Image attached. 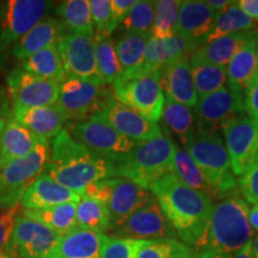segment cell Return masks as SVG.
I'll return each instance as SVG.
<instances>
[{
	"mask_svg": "<svg viewBox=\"0 0 258 258\" xmlns=\"http://www.w3.org/2000/svg\"><path fill=\"white\" fill-rule=\"evenodd\" d=\"M258 40L251 41L237 53L226 66L227 88L243 93L258 76L256 44Z\"/></svg>",
	"mask_w": 258,
	"mask_h": 258,
	"instance_id": "29",
	"label": "cell"
},
{
	"mask_svg": "<svg viewBox=\"0 0 258 258\" xmlns=\"http://www.w3.org/2000/svg\"><path fill=\"white\" fill-rule=\"evenodd\" d=\"M233 258H253L252 250H251V241L249 244L245 245L243 249L238 251V252L233 256Z\"/></svg>",
	"mask_w": 258,
	"mask_h": 258,
	"instance_id": "53",
	"label": "cell"
},
{
	"mask_svg": "<svg viewBox=\"0 0 258 258\" xmlns=\"http://www.w3.org/2000/svg\"><path fill=\"white\" fill-rule=\"evenodd\" d=\"M180 2L158 0L154 2V19L150 36L170 38L176 34Z\"/></svg>",
	"mask_w": 258,
	"mask_h": 258,
	"instance_id": "39",
	"label": "cell"
},
{
	"mask_svg": "<svg viewBox=\"0 0 258 258\" xmlns=\"http://www.w3.org/2000/svg\"><path fill=\"white\" fill-rule=\"evenodd\" d=\"M238 8L252 21H258V0H239Z\"/></svg>",
	"mask_w": 258,
	"mask_h": 258,
	"instance_id": "49",
	"label": "cell"
},
{
	"mask_svg": "<svg viewBox=\"0 0 258 258\" xmlns=\"http://www.w3.org/2000/svg\"><path fill=\"white\" fill-rule=\"evenodd\" d=\"M66 77L97 80L93 35L69 32L56 44Z\"/></svg>",
	"mask_w": 258,
	"mask_h": 258,
	"instance_id": "16",
	"label": "cell"
},
{
	"mask_svg": "<svg viewBox=\"0 0 258 258\" xmlns=\"http://www.w3.org/2000/svg\"><path fill=\"white\" fill-rule=\"evenodd\" d=\"M151 198H152V192L150 190L125 178L112 177L110 194L105 203L110 214L109 231L112 232L116 230L132 214L146 205Z\"/></svg>",
	"mask_w": 258,
	"mask_h": 258,
	"instance_id": "18",
	"label": "cell"
},
{
	"mask_svg": "<svg viewBox=\"0 0 258 258\" xmlns=\"http://www.w3.org/2000/svg\"><path fill=\"white\" fill-rule=\"evenodd\" d=\"M244 108L246 115L258 122V76L244 91Z\"/></svg>",
	"mask_w": 258,
	"mask_h": 258,
	"instance_id": "46",
	"label": "cell"
},
{
	"mask_svg": "<svg viewBox=\"0 0 258 258\" xmlns=\"http://www.w3.org/2000/svg\"><path fill=\"white\" fill-rule=\"evenodd\" d=\"M42 140L14 118H10L5 125L0 147V170L16 159L30 153Z\"/></svg>",
	"mask_w": 258,
	"mask_h": 258,
	"instance_id": "28",
	"label": "cell"
},
{
	"mask_svg": "<svg viewBox=\"0 0 258 258\" xmlns=\"http://www.w3.org/2000/svg\"><path fill=\"white\" fill-rule=\"evenodd\" d=\"M237 188L247 203H258V164H253L249 170L238 177Z\"/></svg>",
	"mask_w": 258,
	"mask_h": 258,
	"instance_id": "43",
	"label": "cell"
},
{
	"mask_svg": "<svg viewBox=\"0 0 258 258\" xmlns=\"http://www.w3.org/2000/svg\"><path fill=\"white\" fill-rule=\"evenodd\" d=\"M160 120L165 124L167 133L176 139L177 145L185 148L196 137L195 115L191 108L173 101L165 96Z\"/></svg>",
	"mask_w": 258,
	"mask_h": 258,
	"instance_id": "26",
	"label": "cell"
},
{
	"mask_svg": "<svg viewBox=\"0 0 258 258\" xmlns=\"http://www.w3.org/2000/svg\"><path fill=\"white\" fill-rule=\"evenodd\" d=\"M145 241L146 240L109 237L103 247L102 258H137Z\"/></svg>",
	"mask_w": 258,
	"mask_h": 258,
	"instance_id": "41",
	"label": "cell"
},
{
	"mask_svg": "<svg viewBox=\"0 0 258 258\" xmlns=\"http://www.w3.org/2000/svg\"><path fill=\"white\" fill-rule=\"evenodd\" d=\"M253 40H258L254 30L235 32L202 44L198 50L194 51L190 57L215 66L226 67L237 55L238 51Z\"/></svg>",
	"mask_w": 258,
	"mask_h": 258,
	"instance_id": "24",
	"label": "cell"
},
{
	"mask_svg": "<svg viewBox=\"0 0 258 258\" xmlns=\"http://www.w3.org/2000/svg\"><path fill=\"white\" fill-rule=\"evenodd\" d=\"M185 151L196 164L203 178L214 190L217 200H224L231 196L232 192H237V179L221 135L203 137L196 134Z\"/></svg>",
	"mask_w": 258,
	"mask_h": 258,
	"instance_id": "6",
	"label": "cell"
},
{
	"mask_svg": "<svg viewBox=\"0 0 258 258\" xmlns=\"http://www.w3.org/2000/svg\"><path fill=\"white\" fill-rule=\"evenodd\" d=\"M247 30H253V21L238 8L237 3L233 2L224 11L218 12L214 27L206 43L227 35Z\"/></svg>",
	"mask_w": 258,
	"mask_h": 258,
	"instance_id": "38",
	"label": "cell"
},
{
	"mask_svg": "<svg viewBox=\"0 0 258 258\" xmlns=\"http://www.w3.org/2000/svg\"><path fill=\"white\" fill-rule=\"evenodd\" d=\"M217 16L218 12L209 8L205 2H180L176 34L186 38L199 49L207 41Z\"/></svg>",
	"mask_w": 258,
	"mask_h": 258,
	"instance_id": "19",
	"label": "cell"
},
{
	"mask_svg": "<svg viewBox=\"0 0 258 258\" xmlns=\"http://www.w3.org/2000/svg\"><path fill=\"white\" fill-rule=\"evenodd\" d=\"M253 30L256 32L257 38H258V21H253Z\"/></svg>",
	"mask_w": 258,
	"mask_h": 258,
	"instance_id": "56",
	"label": "cell"
},
{
	"mask_svg": "<svg viewBox=\"0 0 258 258\" xmlns=\"http://www.w3.org/2000/svg\"><path fill=\"white\" fill-rule=\"evenodd\" d=\"M66 129L83 146L115 160L122 159L138 146L137 143L116 132L99 114L83 121L70 122Z\"/></svg>",
	"mask_w": 258,
	"mask_h": 258,
	"instance_id": "10",
	"label": "cell"
},
{
	"mask_svg": "<svg viewBox=\"0 0 258 258\" xmlns=\"http://www.w3.org/2000/svg\"><path fill=\"white\" fill-rule=\"evenodd\" d=\"M176 239L146 240L139 250L137 258H170Z\"/></svg>",
	"mask_w": 258,
	"mask_h": 258,
	"instance_id": "45",
	"label": "cell"
},
{
	"mask_svg": "<svg viewBox=\"0 0 258 258\" xmlns=\"http://www.w3.org/2000/svg\"><path fill=\"white\" fill-rule=\"evenodd\" d=\"M205 3L212 10H214L215 12H221L224 11L226 8H228L233 2H230V0H208V2Z\"/></svg>",
	"mask_w": 258,
	"mask_h": 258,
	"instance_id": "51",
	"label": "cell"
},
{
	"mask_svg": "<svg viewBox=\"0 0 258 258\" xmlns=\"http://www.w3.org/2000/svg\"><path fill=\"white\" fill-rule=\"evenodd\" d=\"M99 115L116 132L137 144L163 135L159 124L148 121L140 112L118 101L114 95L109 97Z\"/></svg>",
	"mask_w": 258,
	"mask_h": 258,
	"instance_id": "17",
	"label": "cell"
},
{
	"mask_svg": "<svg viewBox=\"0 0 258 258\" xmlns=\"http://www.w3.org/2000/svg\"><path fill=\"white\" fill-rule=\"evenodd\" d=\"M159 71L150 70L144 64L123 72L110 85L112 95L148 121L158 123L165 102V95L159 85Z\"/></svg>",
	"mask_w": 258,
	"mask_h": 258,
	"instance_id": "5",
	"label": "cell"
},
{
	"mask_svg": "<svg viewBox=\"0 0 258 258\" xmlns=\"http://www.w3.org/2000/svg\"><path fill=\"white\" fill-rule=\"evenodd\" d=\"M22 214L41 222L60 237H64L78 228L77 202H67L43 209H24Z\"/></svg>",
	"mask_w": 258,
	"mask_h": 258,
	"instance_id": "30",
	"label": "cell"
},
{
	"mask_svg": "<svg viewBox=\"0 0 258 258\" xmlns=\"http://www.w3.org/2000/svg\"><path fill=\"white\" fill-rule=\"evenodd\" d=\"M10 118H12V105H10V98L6 95L5 90L0 88V147H2L5 125Z\"/></svg>",
	"mask_w": 258,
	"mask_h": 258,
	"instance_id": "48",
	"label": "cell"
},
{
	"mask_svg": "<svg viewBox=\"0 0 258 258\" xmlns=\"http://www.w3.org/2000/svg\"><path fill=\"white\" fill-rule=\"evenodd\" d=\"M195 50L198 48L178 34L170 38L150 36L145 48L144 66L160 72L167 63L184 55H191Z\"/></svg>",
	"mask_w": 258,
	"mask_h": 258,
	"instance_id": "25",
	"label": "cell"
},
{
	"mask_svg": "<svg viewBox=\"0 0 258 258\" xmlns=\"http://www.w3.org/2000/svg\"><path fill=\"white\" fill-rule=\"evenodd\" d=\"M117 161L83 146L63 128L51 140L44 172L67 189L83 194L91 183L116 177Z\"/></svg>",
	"mask_w": 258,
	"mask_h": 258,
	"instance_id": "2",
	"label": "cell"
},
{
	"mask_svg": "<svg viewBox=\"0 0 258 258\" xmlns=\"http://www.w3.org/2000/svg\"><path fill=\"white\" fill-rule=\"evenodd\" d=\"M112 233L116 238L135 240L175 239L176 237L175 231L153 194L146 205L132 214Z\"/></svg>",
	"mask_w": 258,
	"mask_h": 258,
	"instance_id": "14",
	"label": "cell"
},
{
	"mask_svg": "<svg viewBox=\"0 0 258 258\" xmlns=\"http://www.w3.org/2000/svg\"><path fill=\"white\" fill-rule=\"evenodd\" d=\"M0 258H15L14 256H11V254L6 253V252H3V251H0Z\"/></svg>",
	"mask_w": 258,
	"mask_h": 258,
	"instance_id": "55",
	"label": "cell"
},
{
	"mask_svg": "<svg viewBox=\"0 0 258 258\" xmlns=\"http://www.w3.org/2000/svg\"><path fill=\"white\" fill-rule=\"evenodd\" d=\"M21 67L42 79L61 84L66 78L56 46L46 48L21 61Z\"/></svg>",
	"mask_w": 258,
	"mask_h": 258,
	"instance_id": "32",
	"label": "cell"
},
{
	"mask_svg": "<svg viewBox=\"0 0 258 258\" xmlns=\"http://www.w3.org/2000/svg\"><path fill=\"white\" fill-rule=\"evenodd\" d=\"M93 30L97 34L111 35V3L110 0H91L90 2Z\"/></svg>",
	"mask_w": 258,
	"mask_h": 258,
	"instance_id": "42",
	"label": "cell"
},
{
	"mask_svg": "<svg viewBox=\"0 0 258 258\" xmlns=\"http://www.w3.org/2000/svg\"><path fill=\"white\" fill-rule=\"evenodd\" d=\"M6 85L12 105L22 108L55 104L59 96L60 84L42 79L22 67H16L6 74Z\"/></svg>",
	"mask_w": 258,
	"mask_h": 258,
	"instance_id": "13",
	"label": "cell"
},
{
	"mask_svg": "<svg viewBox=\"0 0 258 258\" xmlns=\"http://www.w3.org/2000/svg\"><path fill=\"white\" fill-rule=\"evenodd\" d=\"M251 250H252V257L258 258V234L254 235L251 240Z\"/></svg>",
	"mask_w": 258,
	"mask_h": 258,
	"instance_id": "54",
	"label": "cell"
},
{
	"mask_svg": "<svg viewBox=\"0 0 258 258\" xmlns=\"http://www.w3.org/2000/svg\"><path fill=\"white\" fill-rule=\"evenodd\" d=\"M111 95V89L101 82L66 77L59 85L56 104L67 122H78L99 114Z\"/></svg>",
	"mask_w": 258,
	"mask_h": 258,
	"instance_id": "9",
	"label": "cell"
},
{
	"mask_svg": "<svg viewBox=\"0 0 258 258\" xmlns=\"http://www.w3.org/2000/svg\"><path fill=\"white\" fill-rule=\"evenodd\" d=\"M172 173L189 188L205 194L213 201L217 200L214 190L208 184L207 180L203 178L202 173L200 172L196 164L190 158L189 153L177 144H175V153H173Z\"/></svg>",
	"mask_w": 258,
	"mask_h": 258,
	"instance_id": "33",
	"label": "cell"
},
{
	"mask_svg": "<svg viewBox=\"0 0 258 258\" xmlns=\"http://www.w3.org/2000/svg\"><path fill=\"white\" fill-rule=\"evenodd\" d=\"M176 235L192 251L201 246L207 235L214 205L205 194L196 191L172 172L150 186Z\"/></svg>",
	"mask_w": 258,
	"mask_h": 258,
	"instance_id": "1",
	"label": "cell"
},
{
	"mask_svg": "<svg viewBox=\"0 0 258 258\" xmlns=\"http://www.w3.org/2000/svg\"><path fill=\"white\" fill-rule=\"evenodd\" d=\"M66 32L59 18L46 17L16 42L11 47V54L22 61L37 51L56 46Z\"/></svg>",
	"mask_w": 258,
	"mask_h": 258,
	"instance_id": "23",
	"label": "cell"
},
{
	"mask_svg": "<svg viewBox=\"0 0 258 258\" xmlns=\"http://www.w3.org/2000/svg\"><path fill=\"white\" fill-rule=\"evenodd\" d=\"M196 134L203 137H217L238 118L246 116L244 95L227 86L217 92L199 98L195 106Z\"/></svg>",
	"mask_w": 258,
	"mask_h": 258,
	"instance_id": "8",
	"label": "cell"
},
{
	"mask_svg": "<svg viewBox=\"0 0 258 258\" xmlns=\"http://www.w3.org/2000/svg\"><path fill=\"white\" fill-rule=\"evenodd\" d=\"M256 57H257V63H258V41H257V44H256Z\"/></svg>",
	"mask_w": 258,
	"mask_h": 258,
	"instance_id": "57",
	"label": "cell"
},
{
	"mask_svg": "<svg viewBox=\"0 0 258 258\" xmlns=\"http://www.w3.org/2000/svg\"><path fill=\"white\" fill-rule=\"evenodd\" d=\"M82 196V192L73 191L59 184L43 171L29 185L19 206L23 209H43L67 202L78 203Z\"/></svg>",
	"mask_w": 258,
	"mask_h": 258,
	"instance_id": "22",
	"label": "cell"
},
{
	"mask_svg": "<svg viewBox=\"0 0 258 258\" xmlns=\"http://www.w3.org/2000/svg\"><path fill=\"white\" fill-rule=\"evenodd\" d=\"M249 222L252 231L258 232V203L253 205L249 211Z\"/></svg>",
	"mask_w": 258,
	"mask_h": 258,
	"instance_id": "52",
	"label": "cell"
},
{
	"mask_svg": "<svg viewBox=\"0 0 258 258\" xmlns=\"http://www.w3.org/2000/svg\"><path fill=\"white\" fill-rule=\"evenodd\" d=\"M159 85L165 96L180 104L195 108L199 96L194 86L190 55H184L167 63L159 74Z\"/></svg>",
	"mask_w": 258,
	"mask_h": 258,
	"instance_id": "20",
	"label": "cell"
},
{
	"mask_svg": "<svg viewBox=\"0 0 258 258\" xmlns=\"http://www.w3.org/2000/svg\"><path fill=\"white\" fill-rule=\"evenodd\" d=\"M93 42L97 76L99 82L103 85H111L122 74L120 61L115 50V42L111 38V35L97 32H93Z\"/></svg>",
	"mask_w": 258,
	"mask_h": 258,
	"instance_id": "31",
	"label": "cell"
},
{
	"mask_svg": "<svg viewBox=\"0 0 258 258\" xmlns=\"http://www.w3.org/2000/svg\"><path fill=\"white\" fill-rule=\"evenodd\" d=\"M12 118L42 139H54L62 131L67 118L59 105L22 108L12 105Z\"/></svg>",
	"mask_w": 258,
	"mask_h": 258,
	"instance_id": "21",
	"label": "cell"
},
{
	"mask_svg": "<svg viewBox=\"0 0 258 258\" xmlns=\"http://www.w3.org/2000/svg\"><path fill=\"white\" fill-rule=\"evenodd\" d=\"M154 19V2H135L133 8L128 12L118 29L123 32L132 34L151 35Z\"/></svg>",
	"mask_w": 258,
	"mask_h": 258,
	"instance_id": "40",
	"label": "cell"
},
{
	"mask_svg": "<svg viewBox=\"0 0 258 258\" xmlns=\"http://www.w3.org/2000/svg\"><path fill=\"white\" fill-rule=\"evenodd\" d=\"M77 226L80 230L104 233L110 228V214L105 203L83 195L77 203Z\"/></svg>",
	"mask_w": 258,
	"mask_h": 258,
	"instance_id": "35",
	"label": "cell"
},
{
	"mask_svg": "<svg viewBox=\"0 0 258 258\" xmlns=\"http://www.w3.org/2000/svg\"><path fill=\"white\" fill-rule=\"evenodd\" d=\"M234 176H241L256 163L258 156V122L249 116L238 118L222 132Z\"/></svg>",
	"mask_w": 258,
	"mask_h": 258,
	"instance_id": "15",
	"label": "cell"
},
{
	"mask_svg": "<svg viewBox=\"0 0 258 258\" xmlns=\"http://www.w3.org/2000/svg\"><path fill=\"white\" fill-rule=\"evenodd\" d=\"M61 238L41 222L21 214L15 220L8 253L18 258H57Z\"/></svg>",
	"mask_w": 258,
	"mask_h": 258,
	"instance_id": "11",
	"label": "cell"
},
{
	"mask_svg": "<svg viewBox=\"0 0 258 258\" xmlns=\"http://www.w3.org/2000/svg\"><path fill=\"white\" fill-rule=\"evenodd\" d=\"M49 156V140L42 139L30 153L0 170V208L19 206L29 185L46 169Z\"/></svg>",
	"mask_w": 258,
	"mask_h": 258,
	"instance_id": "7",
	"label": "cell"
},
{
	"mask_svg": "<svg viewBox=\"0 0 258 258\" xmlns=\"http://www.w3.org/2000/svg\"><path fill=\"white\" fill-rule=\"evenodd\" d=\"M190 70L199 98L217 92L227 84L226 67L215 66L190 57Z\"/></svg>",
	"mask_w": 258,
	"mask_h": 258,
	"instance_id": "34",
	"label": "cell"
},
{
	"mask_svg": "<svg viewBox=\"0 0 258 258\" xmlns=\"http://www.w3.org/2000/svg\"><path fill=\"white\" fill-rule=\"evenodd\" d=\"M254 164H258V156H257V159H256V163H254Z\"/></svg>",
	"mask_w": 258,
	"mask_h": 258,
	"instance_id": "58",
	"label": "cell"
},
{
	"mask_svg": "<svg viewBox=\"0 0 258 258\" xmlns=\"http://www.w3.org/2000/svg\"><path fill=\"white\" fill-rule=\"evenodd\" d=\"M150 35L122 32L115 42V50L122 73L137 70L144 64L145 48Z\"/></svg>",
	"mask_w": 258,
	"mask_h": 258,
	"instance_id": "37",
	"label": "cell"
},
{
	"mask_svg": "<svg viewBox=\"0 0 258 258\" xmlns=\"http://www.w3.org/2000/svg\"><path fill=\"white\" fill-rule=\"evenodd\" d=\"M249 211V203L237 192L214 205L207 235L194 251L195 258H233L253 238Z\"/></svg>",
	"mask_w": 258,
	"mask_h": 258,
	"instance_id": "3",
	"label": "cell"
},
{
	"mask_svg": "<svg viewBox=\"0 0 258 258\" xmlns=\"http://www.w3.org/2000/svg\"><path fill=\"white\" fill-rule=\"evenodd\" d=\"M111 24L110 30L114 32L121 22L135 4V0H111Z\"/></svg>",
	"mask_w": 258,
	"mask_h": 258,
	"instance_id": "47",
	"label": "cell"
},
{
	"mask_svg": "<svg viewBox=\"0 0 258 258\" xmlns=\"http://www.w3.org/2000/svg\"><path fill=\"white\" fill-rule=\"evenodd\" d=\"M53 3L44 0H10L0 24V53H5L19 38L46 18Z\"/></svg>",
	"mask_w": 258,
	"mask_h": 258,
	"instance_id": "12",
	"label": "cell"
},
{
	"mask_svg": "<svg viewBox=\"0 0 258 258\" xmlns=\"http://www.w3.org/2000/svg\"><path fill=\"white\" fill-rule=\"evenodd\" d=\"M108 238L105 233L77 228L61 238L57 258H102Z\"/></svg>",
	"mask_w": 258,
	"mask_h": 258,
	"instance_id": "27",
	"label": "cell"
},
{
	"mask_svg": "<svg viewBox=\"0 0 258 258\" xmlns=\"http://www.w3.org/2000/svg\"><path fill=\"white\" fill-rule=\"evenodd\" d=\"M173 153L175 143L164 134L138 144L131 153L117 161L116 177L148 190L161 177L172 172Z\"/></svg>",
	"mask_w": 258,
	"mask_h": 258,
	"instance_id": "4",
	"label": "cell"
},
{
	"mask_svg": "<svg viewBox=\"0 0 258 258\" xmlns=\"http://www.w3.org/2000/svg\"><path fill=\"white\" fill-rule=\"evenodd\" d=\"M21 207L0 208V251L8 253V246L11 238L16 218L19 215Z\"/></svg>",
	"mask_w": 258,
	"mask_h": 258,
	"instance_id": "44",
	"label": "cell"
},
{
	"mask_svg": "<svg viewBox=\"0 0 258 258\" xmlns=\"http://www.w3.org/2000/svg\"><path fill=\"white\" fill-rule=\"evenodd\" d=\"M57 18L69 32H82L93 35L90 2L88 0H67L56 6Z\"/></svg>",
	"mask_w": 258,
	"mask_h": 258,
	"instance_id": "36",
	"label": "cell"
},
{
	"mask_svg": "<svg viewBox=\"0 0 258 258\" xmlns=\"http://www.w3.org/2000/svg\"><path fill=\"white\" fill-rule=\"evenodd\" d=\"M170 258H195V254L189 246L175 240L173 241V251Z\"/></svg>",
	"mask_w": 258,
	"mask_h": 258,
	"instance_id": "50",
	"label": "cell"
}]
</instances>
